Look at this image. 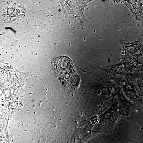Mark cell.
<instances>
[{
	"mask_svg": "<svg viewBox=\"0 0 143 143\" xmlns=\"http://www.w3.org/2000/svg\"><path fill=\"white\" fill-rule=\"evenodd\" d=\"M52 64L55 72L63 82H68L76 74L75 66L68 57L62 56L53 60Z\"/></svg>",
	"mask_w": 143,
	"mask_h": 143,
	"instance_id": "6da1fadb",
	"label": "cell"
},
{
	"mask_svg": "<svg viewBox=\"0 0 143 143\" xmlns=\"http://www.w3.org/2000/svg\"><path fill=\"white\" fill-rule=\"evenodd\" d=\"M24 11L23 8L18 6L8 7L4 11V18L5 21L12 22L23 15Z\"/></svg>",
	"mask_w": 143,
	"mask_h": 143,
	"instance_id": "7a4b0ae2",
	"label": "cell"
},
{
	"mask_svg": "<svg viewBox=\"0 0 143 143\" xmlns=\"http://www.w3.org/2000/svg\"><path fill=\"white\" fill-rule=\"evenodd\" d=\"M90 121L91 123L93 125H97L99 121V118L97 115L94 116L90 118Z\"/></svg>",
	"mask_w": 143,
	"mask_h": 143,
	"instance_id": "3957f363",
	"label": "cell"
}]
</instances>
